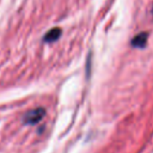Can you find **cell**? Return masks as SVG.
<instances>
[{"instance_id": "6da1fadb", "label": "cell", "mask_w": 153, "mask_h": 153, "mask_svg": "<svg viewBox=\"0 0 153 153\" xmlns=\"http://www.w3.org/2000/svg\"><path fill=\"white\" fill-rule=\"evenodd\" d=\"M44 116H45V109L44 108H36V109H32V110L27 111L24 115L23 122L25 124L33 126V124H37L38 122H41Z\"/></svg>"}, {"instance_id": "7a4b0ae2", "label": "cell", "mask_w": 153, "mask_h": 153, "mask_svg": "<svg viewBox=\"0 0 153 153\" xmlns=\"http://www.w3.org/2000/svg\"><path fill=\"white\" fill-rule=\"evenodd\" d=\"M61 29L60 27H53V29H50L45 35H44V37H43V42H45V43H53V42H55V41H57L59 38H60V36H61Z\"/></svg>"}, {"instance_id": "3957f363", "label": "cell", "mask_w": 153, "mask_h": 153, "mask_svg": "<svg viewBox=\"0 0 153 153\" xmlns=\"http://www.w3.org/2000/svg\"><path fill=\"white\" fill-rule=\"evenodd\" d=\"M147 38H148L147 32H140L131 39V45L135 48H143L147 43Z\"/></svg>"}, {"instance_id": "277c9868", "label": "cell", "mask_w": 153, "mask_h": 153, "mask_svg": "<svg viewBox=\"0 0 153 153\" xmlns=\"http://www.w3.org/2000/svg\"><path fill=\"white\" fill-rule=\"evenodd\" d=\"M152 14H153V7H152Z\"/></svg>"}]
</instances>
